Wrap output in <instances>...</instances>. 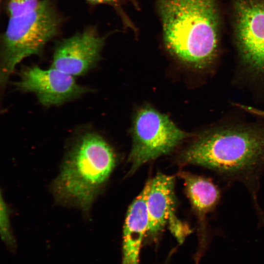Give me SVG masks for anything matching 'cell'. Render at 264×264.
Segmentation results:
<instances>
[{"instance_id":"7a4b0ae2","label":"cell","mask_w":264,"mask_h":264,"mask_svg":"<svg viewBox=\"0 0 264 264\" xmlns=\"http://www.w3.org/2000/svg\"><path fill=\"white\" fill-rule=\"evenodd\" d=\"M157 3L168 50L194 67L211 65L218 44L214 0H157Z\"/></svg>"},{"instance_id":"8fae6325","label":"cell","mask_w":264,"mask_h":264,"mask_svg":"<svg viewBox=\"0 0 264 264\" xmlns=\"http://www.w3.org/2000/svg\"><path fill=\"white\" fill-rule=\"evenodd\" d=\"M179 176L184 181L187 195L196 214L203 241L206 237V217L216 207L220 198L218 187L208 178L182 172Z\"/></svg>"},{"instance_id":"6da1fadb","label":"cell","mask_w":264,"mask_h":264,"mask_svg":"<svg viewBox=\"0 0 264 264\" xmlns=\"http://www.w3.org/2000/svg\"><path fill=\"white\" fill-rule=\"evenodd\" d=\"M181 158L184 163L203 167L224 179L244 185L260 220L264 221L258 201L260 178L264 171V127L229 125L211 129L199 134Z\"/></svg>"},{"instance_id":"ba28073f","label":"cell","mask_w":264,"mask_h":264,"mask_svg":"<svg viewBox=\"0 0 264 264\" xmlns=\"http://www.w3.org/2000/svg\"><path fill=\"white\" fill-rule=\"evenodd\" d=\"M104 43L94 28H88L58 44L51 67L73 77L83 75L99 60Z\"/></svg>"},{"instance_id":"8992f818","label":"cell","mask_w":264,"mask_h":264,"mask_svg":"<svg viewBox=\"0 0 264 264\" xmlns=\"http://www.w3.org/2000/svg\"><path fill=\"white\" fill-rule=\"evenodd\" d=\"M14 85L19 90L34 93L45 106L59 105L89 91L79 85L73 76L51 67H23Z\"/></svg>"},{"instance_id":"52a82bcc","label":"cell","mask_w":264,"mask_h":264,"mask_svg":"<svg viewBox=\"0 0 264 264\" xmlns=\"http://www.w3.org/2000/svg\"><path fill=\"white\" fill-rule=\"evenodd\" d=\"M237 37L243 64L264 75V4L242 0L237 4Z\"/></svg>"},{"instance_id":"30bf717a","label":"cell","mask_w":264,"mask_h":264,"mask_svg":"<svg viewBox=\"0 0 264 264\" xmlns=\"http://www.w3.org/2000/svg\"><path fill=\"white\" fill-rule=\"evenodd\" d=\"M150 184V180L128 210L123 230L122 264H138L141 243L149 224L146 198Z\"/></svg>"},{"instance_id":"7c38bea8","label":"cell","mask_w":264,"mask_h":264,"mask_svg":"<svg viewBox=\"0 0 264 264\" xmlns=\"http://www.w3.org/2000/svg\"><path fill=\"white\" fill-rule=\"evenodd\" d=\"M0 234L3 242L11 248L15 246V240L12 233L10 222V210L5 200L0 196Z\"/></svg>"},{"instance_id":"4fadbf2b","label":"cell","mask_w":264,"mask_h":264,"mask_svg":"<svg viewBox=\"0 0 264 264\" xmlns=\"http://www.w3.org/2000/svg\"><path fill=\"white\" fill-rule=\"evenodd\" d=\"M239 107H240L242 109L245 110L248 112H249L250 113H252L257 116L264 117V110H261L255 108L254 107L244 106L242 105H239Z\"/></svg>"},{"instance_id":"277c9868","label":"cell","mask_w":264,"mask_h":264,"mask_svg":"<svg viewBox=\"0 0 264 264\" xmlns=\"http://www.w3.org/2000/svg\"><path fill=\"white\" fill-rule=\"evenodd\" d=\"M2 42L0 82L6 83L24 58L40 54L59 31L61 20L50 0H8Z\"/></svg>"},{"instance_id":"5bb4252c","label":"cell","mask_w":264,"mask_h":264,"mask_svg":"<svg viewBox=\"0 0 264 264\" xmlns=\"http://www.w3.org/2000/svg\"><path fill=\"white\" fill-rule=\"evenodd\" d=\"M94 3H108L111 4L117 2L118 0H87Z\"/></svg>"},{"instance_id":"9c48e42d","label":"cell","mask_w":264,"mask_h":264,"mask_svg":"<svg viewBox=\"0 0 264 264\" xmlns=\"http://www.w3.org/2000/svg\"><path fill=\"white\" fill-rule=\"evenodd\" d=\"M174 184L173 176L162 173L150 180L146 198L149 219L147 234L155 237L169 224L173 234L182 242L190 230L175 215Z\"/></svg>"},{"instance_id":"5b68a950","label":"cell","mask_w":264,"mask_h":264,"mask_svg":"<svg viewBox=\"0 0 264 264\" xmlns=\"http://www.w3.org/2000/svg\"><path fill=\"white\" fill-rule=\"evenodd\" d=\"M132 146L129 161L131 171L142 164L171 152L189 136L166 114L150 107L139 110L132 127Z\"/></svg>"},{"instance_id":"3957f363","label":"cell","mask_w":264,"mask_h":264,"mask_svg":"<svg viewBox=\"0 0 264 264\" xmlns=\"http://www.w3.org/2000/svg\"><path fill=\"white\" fill-rule=\"evenodd\" d=\"M115 164L114 153L103 137L83 133L67 151L52 184L56 199L88 213Z\"/></svg>"}]
</instances>
